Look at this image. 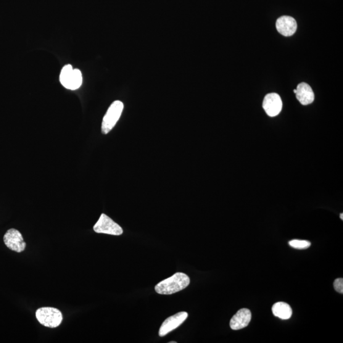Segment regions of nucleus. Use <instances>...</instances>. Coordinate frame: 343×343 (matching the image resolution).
I'll use <instances>...</instances> for the list:
<instances>
[{"mask_svg":"<svg viewBox=\"0 0 343 343\" xmlns=\"http://www.w3.org/2000/svg\"><path fill=\"white\" fill-rule=\"evenodd\" d=\"M190 279L187 274L176 273L155 286V291L159 294L170 295L182 291L189 286Z\"/></svg>","mask_w":343,"mask_h":343,"instance_id":"obj_1","label":"nucleus"},{"mask_svg":"<svg viewBox=\"0 0 343 343\" xmlns=\"http://www.w3.org/2000/svg\"><path fill=\"white\" fill-rule=\"evenodd\" d=\"M36 318L39 324L49 328H56L63 320L61 311L52 307L38 309L36 311Z\"/></svg>","mask_w":343,"mask_h":343,"instance_id":"obj_2","label":"nucleus"},{"mask_svg":"<svg viewBox=\"0 0 343 343\" xmlns=\"http://www.w3.org/2000/svg\"><path fill=\"white\" fill-rule=\"evenodd\" d=\"M123 104L120 101H116L110 105L108 112L103 118L102 133L107 134L112 130L121 117L123 110Z\"/></svg>","mask_w":343,"mask_h":343,"instance_id":"obj_3","label":"nucleus"},{"mask_svg":"<svg viewBox=\"0 0 343 343\" xmlns=\"http://www.w3.org/2000/svg\"><path fill=\"white\" fill-rule=\"evenodd\" d=\"M94 230L97 233L111 234V235L119 236L123 233V229L115 223L114 221L108 217L104 213L100 216L98 221L94 226Z\"/></svg>","mask_w":343,"mask_h":343,"instance_id":"obj_4","label":"nucleus"},{"mask_svg":"<svg viewBox=\"0 0 343 343\" xmlns=\"http://www.w3.org/2000/svg\"><path fill=\"white\" fill-rule=\"evenodd\" d=\"M4 241L9 249L16 252L25 251L26 243L24 240L22 234L14 228L9 229L5 234Z\"/></svg>","mask_w":343,"mask_h":343,"instance_id":"obj_5","label":"nucleus"},{"mask_svg":"<svg viewBox=\"0 0 343 343\" xmlns=\"http://www.w3.org/2000/svg\"><path fill=\"white\" fill-rule=\"evenodd\" d=\"M188 314L186 311H182L170 316L163 321L159 330V336L163 337L170 333L174 329L178 328L188 318Z\"/></svg>","mask_w":343,"mask_h":343,"instance_id":"obj_6","label":"nucleus"},{"mask_svg":"<svg viewBox=\"0 0 343 343\" xmlns=\"http://www.w3.org/2000/svg\"><path fill=\"white\" fill-rule=\"evenodd\" d=\"M263 108L266 114L271 117L280 114L282 109L281 97L276 93L266 95L263 102Z\"/></svg>","mask_w":343,"mask_h":343,"instance_id":"obj_7","label":"nucleus"},{"mask_svg":"<svg viewBox=\"0 0 343 343\" xmlns=\"http://www.w3.org/2000/svg\"><path fill=\"white\" fill-rule=\"evenodd\" d=\"M296 20L290 16H282L278 18L276 23V28L278 33L285 36H291L297 30Z\"/></svg>","mask_w":343,"mask_h":343,"instance_id":"obj_8","label":"nucleus"},{"mask_svg":"<svg viewBox=\"0 0 343 343\" xmlns=\"http://www.w3.org/2000/svg\"><path fill=\"white\" fill-rule=\"evenodd\" d=\"M252 315L249 310L243 308L237 311L230 321V327L234 331L245 328L251 320Z\"/></svg>","mask_w":343,"mask_h":343,"instance_id":"obj_9","label":"nucleus"},{"mask_svg":"<svg viewBox=\"0 0 343 343\" xmlns=\"http://www.w3.org/2000/svg\"><path fill=\"white\" fill-rule=\"evenodd\" d=\"M296 98L303 105L311 104L315 99V94L311 87L306 83H301L294 90Z\"/></svg>","mask_w":343,"mask_h":343,"instance_id":"obj_10","label":"nucleus"},{"mask_svg":"<svg viewBox=\"0 0 343 343\" xmlns=\"http://www.w3.org/2000/svg\"><path fill=\"white\" fill-rule=\"evenodd\" d=\"M272 311L274 316L282 320H288L292 315L291 307L287 303L284 302L275 303L273 306Z\"/></svg>","mask_w":343,"mask_h":343,"instance_id":"obj_11","label":"nucleus"},{"mask_svg":"<svg viewBox=\"0 0 343 343\" xmlns=\"http://www.w3.org/2000/svg\"><path fill=\"white\" fill-rule=\"evenodd\" d=\"M73 68L72 66L68 65L65 66V67L62 69L61 72H60V83H61L62 86H64L65 88L68 89L69 88V85H70L71 76H72L73 75Z\"/></svg>","mask_w":343,"mask_h":343,"instance_id":"obj_12","label":"nucleus"},{"mask_svg":"<svg viewBox=\"0 0 343 343\" xmlns=\"http://www.w3.org/2000/svg\"><path fill=\"white\" fill-rule=\"evenodd\" d=\"M82 75H81V71L78 69H73V75L71 76L68 89L74 91V90L80 88L82 84Z\"/></svg>","mask_w":343,"mask_h":343,"instance_id":"obj_13","label":"nucleus"},{"mask_svg":"<svg viewBox=\"0 0 343 343\" xmlns=\"http://www.w3.org/2000/svg\"><path fill=\"white\" fill-rule=\"evenodd\" d=\"M289 245L296 249H307L311 246V243L307 240H293L289 242Z\"/></svg>","mask_w":343,"mask_h":343,"instance_id":"obj_14","label":"nucleus"},{"mask_svg":"<svg viewBox=\"0 0 343 343\" xmlns=\"http://www.w3.org/2000/svg\"><path fill=\"white\" fill-rule=\"evenodd\" d=\"M334 287L337 292L343 293V279L337 278L334 282Z\"/></svg>","mask_w":343,"mask_h":343,"instance_id":"obj_15","label":"nucleus"},{"mask_svg":"<svg viewBox=\"0 0 343 343\" xmlns=\"http://www.w3.org/2000/svg\"><path fill=\"white\" fill-rule=\"evenodd\" d=\"M340 218L341 219V220H343V213H341V215H340Z\"/></svg>","mask_w":343,"mask_h":343,"instance_id":"obj_16","label":"nucleus"},{"mask_svg":"<svg viewBox=\"0 0 343 343\" xmlns=\"http://www.w3.org/2000/svg\"><path fill=\"white\" fill-rule=\"evenodd\" d=\"M176 342H177L176 341H171V342H169V343H176Z\"/></svg>","mask_w":343,"mask_h":343,"instance_id":"obj_17","label":"nucleus"}]
</instances>
